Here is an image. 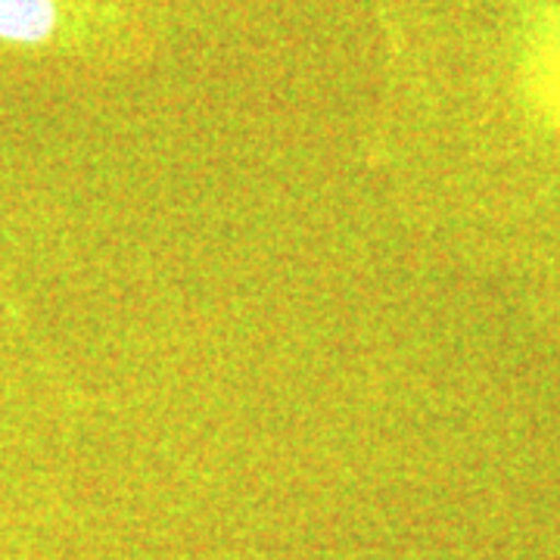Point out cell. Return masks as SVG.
I'll return each instance as SVG.
<instances>
[{"label": "cell", "instance_id": "1", "mask_svg": "<svg viewBox=\"0 0 560 560\" xmlns=\"http://www.w3.org/2000/svg\"><path fill=\"white\" fill-rule=\"evenodd\" d=\"M60 28L57 0H0V44L40 47Z\"/></svg>", "mask_w": 560, "mask_h": 560}, {"label": "cell", "instance_id": "2", "mask_svg": "<svg viewBox=\"0 0 560 560\" xmlns=\"http://www.w3.org/2000/svg\"><path fill=\"white\" fill-rule=\"evenodd\" d=\"M541 57H545V79H548V88H551V94L558 97L560 106V16L558 20H551V32H548V40H545V50H541Z\"/></svg>", "mask_w": 560, "mask_h": 560}]
</instances>
